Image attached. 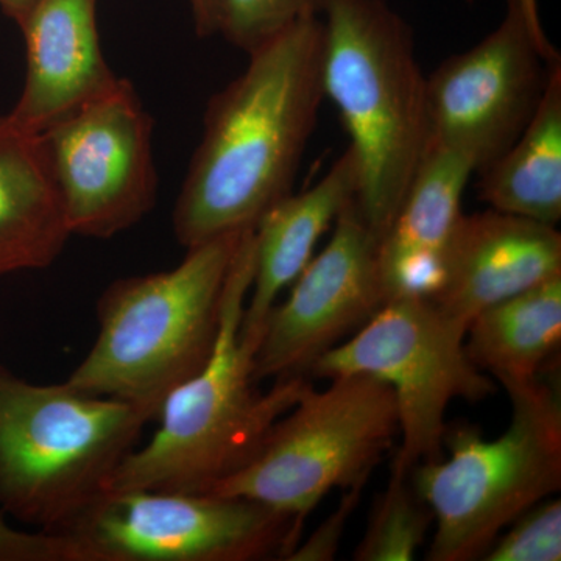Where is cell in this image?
<instances>
[{"instance_id": "8", "label": "cell", "mask_w": 561, "mask_h": 561, "mask_svg": "<svg viewBox=\"0 0 561 561\" xmlns=\"http://www.w3.org/2000/svg\"><path fill=\"white\" fill-rule=\"evenodd\" d=\"M465 335L467 330L427 298H391L356 334L324 353L309 376L365 375L387 383L401 437L391 470L409 472L442 459L453 401H482L496 391L493 379L468 356Z\"/></svg>"}, {"instance_id": "2", "label": "cell", "mask_w": 561, "mask_h": 561, "mask_svg": "<svg viewBox=\"0 0 561 561\" xmlns=\"http://www.w3.org/2000/svg\"><path fill=\"white\" fill-rule=\"evenodd\" d=\"M254 273V228L243 232L221 306L220 332L208 364L162 402L160 427L121 465L110 491L210 493L260 451L273 424L309 382L279 379L262 391L241 324Z\"/></svg>"}, {"instance_id": "10", "label": "cell", "mask_w": 561, "mask_h": 561, "mask_svg": "<svg viewBox=\"0 0 561 561\" xmlns=\"http://www.w3.org/2000/svg\"><path fill=\"white\" fill-rule=\"evenodd\" d=\"M153 133V117L121 77L41 133L70 234L105 241L154 208Z\"/></svg>"}, {"instance_id": "1", "label": "cell", "mask_w": 561, "mask_h": 561, "mask_svg": "<svg viewBox=\"0 0 561 561\" xmlns=\"http://www.w3.org/2000/svg\"><path fill=\"white\" fill-rule=\"evenodd\" d=\"M249 65L208 102L175 208L184 249L253 230L289 195L316 130L323 90V21L295 22L251 50Z\"/></svg>"}, {"instance_id": "6", "label": "cell", "mask_w": 561, "mask_h": 561, "mask_svg": "<svg viewBox=\"0 0 561 561\" xmlns=\"http://www.w3.org/2000/svg\"><path fill=\"white\" fill-rule=\"evenodd\" d=\"M507 394L512 421L501 437L486 440L471 424H451L443 438L448 459L409 471L434 513L426 560H482L515 519L561 489L559 367Z\"/></svg>"}, {"instance_id": "20", "label": "cell", "mask_w": 561, "mask_h": 561, "mask_svg": "<svg viewBox=\"0 0 561 561\" xmlns=\"http://www.w3.org/2000/svg\"><path fill=\"white\" fill-rule=\"evenodd\" d=\"M434 513L413 489L409 472L390 470L386 490L376 497L356 561H411L426 541Z\"/></svg>"}, {"instance_id": "16", "label": "cell", "mask_w": 561, "mask_h": 561, "mask_svg": "<svg viewBox=\"0 0 561 561\" xmlns=\"http://www.w3.org/2000/svg\"><path fill=\"white\" fill-rule=\"evenodd\" d=\"M357 191L359 172L353 153L346 149L323 179L300 194L290 192L257 221L253 280L241 324V341L251 354L280 291L305 271L321 236L343 208L356 201Z\"/></svg>"}, {"instance_id": "15", "label": "cell", "mask_w": 561, "mask_h": 561, "mask_svg": "<svg viewBox=\"0 0 561 561\" xmlns=\"http://www.w3.org/2000/svg\"><path fill=\"white\" fill-rule=\"evenodd\" d=\"M472 173L474 165L459 151L426 147L401 208L379 242L387 301L405 295L430 298L437 290Z\"/></svg>"}, {"instance_id": "27", "label": "cell", "mask_w": 561, "mask_h": 561, "mask_svg": "<svg viewBox=\"0 0 561 561\" xmlns=\"http://www.w3.org/2000/svg\"><path fill=\"white\" fill-rule=\"evenodd\" d=\"M36 0H0V11L14 24H20Z\"/></svg>"}, {"instance_id": "25", "label": "cell", "mask_w": 561, "mask_h": 561, "mask_svg": "<svg viewBox=\"0 0 561 561\" xmlns=\"http://www.w3.org/2000/svg\"><path fill=\"white\" fill-rule=\"evenodd\" d=\"M507 3H512L522 11L524 20L527 21L531 33L537 36L538 41H541L542 44H552L546 35L545 25H542L538 0H507Z\"/></svg>"}, {"instance_id": "9", "label": "cell", "mask_w": 561, "mask_h": 561, "mask_svg": "<svg viewBox=\"0 0 561 561\" xmlns=\"http://www.w3.org/2000/svg\"><path fill=\"white\" fill-rule=\"evenodd\" d=\"M80 561L287 560L301 541L291 516L242 496L110 491L70 529Z\"/></svg>"}, {"instance_id": "7", "label": "cell", "mask_w": 561, "mask_h": 561, "mask_svg": "<svg viewBox=\"0 0 561 561\" xmlns=\"http://www.w3.org/2000/svg\"><path fill=\"white\" fill-rule=\"evenodd\" d=\"M400 437L397 402L371 376L332 378L328 389L308 387L275 424L260 451L210 493L242 496L306 519L334 489L368 483Z\"/></svg>"}, {"instance_id": "13", "label": "cell", "mask_w": 561, "mask_h": 561, "mask_svg": "<svg viewBox=\"0 0 561 561\" xmlns=\"http://www.w3.org/2000/svg\"><path fill=\"white\" fill-rule=\"evenodd\" d=\"M557 276L556 227L494 209L463 214L446 250L440 284L427 300L468 330L485 309Z\"/></svg>"}, {"instance_id": "23", "label": "cell", "mask_w": 561, "mask_h": 561, "mask_svg": "<svg viewBox=\"0 0 561 561\" xmlns=\"http://www.w3.org/2000/svg\"><path fill=\"white\" fill-rule=\"evenodd\" d=\"M0 561H80L66 535L18 530L0 516Z\"/></svg>"}, {"instance_id": "26", "label": "cell", "mask_w": 561, "mask_h": 561, "mask_svg": "<svg viewBox=\"0 0 561 561\" xmlns=\"http://www.w3.org/2000/svg\"><path fill=\"white\" fill-rule=\"evenodd\" d=\"M194 20L195 32L203 38L216 35L214 32L213 3L210 0H187Z\"/></svg>"}, {"instance_id": "11", "label": "cell", "mask_w": 561, "mask_h": 561, "mask_svg": "<svg viewBox=\"0 0 561 561\" xmlns=\"http://www.w3.org/2000/svg\"><path fill=\"white\" fill-rule=\"evenodd\" d=\"M559 60V50L538 41L507 3L490 35L426 77V147L459 151L483 171L527 127Z\"/></svg>"}, {"instance_id": "5", "label": "cell", "mask_w": 561, "mask_h": 561, "mask_svg": "<svg viewBox=\"0 0 561 561\" xmlns=\"http://www.w3.org/2000/svg\"><path fill=\"white\" fill-rule=\"evenodd\" d=\"M153 420L65 381H27L0 362V508L33 530L68 534L108 493Z\"/></svg>"}, {"instance_id": "21", "label": "cell", "mask_w": 561, "mask_h": 561, "mask_svg": "<svg viewBox=\"0 0 561 561\" xmlns=\"http://www.w3.org/2000/svg\"><path fill=\"white\" fill-rule=\"evenodd\" d=\"M327 0H210L214 32L250 54L295 22L320 16Z\"/></svg>"}, {"instance_id": "4", "label": "cell", "mask_w": 561, "mask_h": 561, "mask_svg": "<svg viewBox=\"0 0 561 561\" xmlns=\"http://www.w3.org/2000/svg\"><path fill=\"white\" fill-rule=\"evenodd\" d=\"M243 232L191 247L171 271L113 280L98 300L94 345L65 382L130 402L157 420L165 398L213 356Z\"/></svg>"}, {"instance_id": "24", "label": "cell", "mask_w": 561, "mask_h": 561, "mask_svg": "<svg viewBox=\"0 0 561 561\" xmlns=\"http://www.w3.org/2000/svg\"><path fill=\"white\" fill-rule=\"evenodd\" d=\"M365 485L367 483H356V485L346 489L348 491L343 494L337 508L321 523L319 529L313 531L308 540L298 542L297 548L287 557V561L334 560L343 535H345L346 524H348L351 515L359 505Z\"/></svg>"}, {"instance_id": "12", "label": "cell", "mask_w": 561, "mask_h": 561, "mask_svg": "<svg viewBox=\"0 0 561 561\" xmlns=\"http://www.w3.org/2000/svg\"><path fill=\"white\" fill-rule=\"evenodd\" d=\"M379 242L357 202H350L334 221L330 242L291 283L287 300L268 313L253 354L257 382L308 378L324 353L379 312L387 302Z\"/></svg>"}, {"instance_id": "3", "label": "cell", "mask_w": 561, "mask_h": 561, "mask_svg": "<svg viewBox=\"0 0 561 561\" xmlns=\"http://www.w3.org/2000/svg\"><path fill=\"white\" fill-rule=\"evenodd\" d=\"M320 16L324 98L350 135L357 206L382 239L426 151V77L411 27L387 0H327Z\"/></svg>"}, {"instance_id": "14", "label": "cell", "mask_w": 561, "mask_h": 561, "mask_svg": "<svg viewBox=\"0 0 561 561\" xmlns=\"http://www.w3.org/2000/svg\"><path fill=\"white\" fill-rule=\"evenodd\" d=\"M18 27L25 77L11 119L43 133L117 80L98 28V0H36Z\"/></svg>"}, {"instance_id": "18", "label": "cell", "mask_w": 561, "mask_h": 561, "mask_svg": "<svg viewBox=\"0 0 561 561\" xmlns=\"http://www.w3.org/2000/svg\"><path fill=\"white\" fill-rule=\"evenodd\" d=\"M560 343L561 276L485 309L465 335L472 364L505 390L552 368Z\"/></svg>"}, {"instance_id": "17", "label": "cell", "mask_w": 561, "mask_h": 561, "mask_svg": "<svg viewBox=\"0 0 561 561\" xmlns=\"http://www.w3.org/2000/svg\"><path fill=\"white\" fill-rule=\"evenodd\" d=\"M68 220L43 135L0 116V279L44 271L68 245Z\"/></svg>"}, {"instance_id": "22", "label": "cell", "mask_w": 561, "mask_h": 561, "mask_svg": "<svg viewBox=\"0 0 561 561\" xmlns=\"http://www.w3.org/2000/svg\"><path fill=\"white\" fill-rule=\"evenodd\" d=\"M490 546L482 561H560L561 501L545 500L523 513Z\"/></svg>"}, {"instance_id": "19", "label": "cell", "mask_w": 561, "mask_h": 561, "mask_svg": "<svg viewBox=\"0 0 561 561\" xmlns=\"http://www.w3.org/2000/svg\"><path fill=\"white\" fill-rule=\"evenodd\" d=\"M478 183L491 209L556 227L561 220V60L553 62L538 108L518 139Z\"/></svg>"}]
</instances>
